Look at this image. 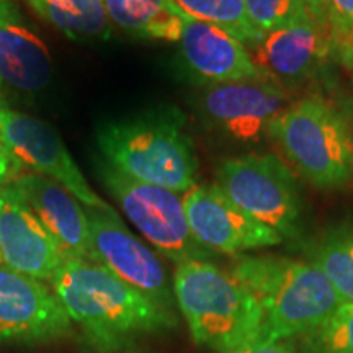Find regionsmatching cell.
Returning <instances> with one entry per match:
<instances>
[{
	"label": "cell",
	"instance_id": "obj_1",
	"mask_svg": "<svg viewBox=\"0 0 353 353\" xmlns=\"http://www.w3.org/2000/svg\"><path fill=\"white\" fill-rule=\"evenodd\" d=\"M50 283L70 321L101 350L176 324L174 312L156 306L95 260L64 259Z\"/></svg>",
	"mask_w": 353,
	"mask_h": 353
},
{
	"label": "cell",
	"instance_id": "obj_2",
	"mask_svg": "<svg viewBox=\"0 0 353 353\" xmlns=\"http://www.w3.org/2000/svg\"><path fill=\"white\" fill-rule=\"evenodd\" d=\"M185 114L161 107L138 117L103 123L97 144L105 162L138 182L187 193L196 185L198 156Z\"/></svg>",
	"mask_w": 353,
	"mask_h": 353
},
{
	"label": "cell",
	"instance_id": "obj_3",
	"mask_svg": "<svg viewBox=\"0 0 353 353\" xmlns=\"http://www.w3.org/2000/svg\"><path fill=\"white\" fill-rule=\"evenodd\" d=\"M231 273L262 309L257 339L290 341L319 327L342 306L316 263L285 257H239Z\"/></svg>",
	"mask_w": 353,
	"mask_h": 353
},
{
	"label": "cell",
	"instance_id": "obj_4",
	"mask_svg": "<svg viewBox=\"0 0 353 353\" xmlns=\"http://www.w3.org/2000/svg\"><path fill=\"white\" fill-rule=\"evenodd\" d=\"M174 294L198 345L229 353L259 337V303L231 272L221 270L210 260L176 265Z\"/></svg>",
	"mask_w": 353,
	"mask_h": 353
},
{
	"label": "cell",
	"instance_id": "obj_5",
	"mask_svg": "<svg viewBox=\"0 0 353 353\" xmlns=\"http://www.w3.org/2000/svg\"><path fill=\"white\" fill-rule=\"evenodd\" d=\"M291 164L319 188H337L353 176V139L345 118L319 97L293 103L268 130Z\"/></svg>",
	"mask_w": 353,
	"mask_h": 353
},
{
	"label": "cell",
	"instance_id": "obj_6",
	"mask_svg": "<svg viewBox=\"0 0 353 353\" xmlns=\"http://www.w3.org/2000/svg\"><path fill=\"white\" fill-rule=\"evenodd\" d=\"M216 187L237 208L275 231L281 239L298 236L301 201L291 170L273 154H247L224 161Z\"/></svg>",
	"mask_w": 353,
	"mask_h": 353
},
{
	"label": "cell",
	"instance_id": "obj_7",
	"mask_svg": "<svg viewBox=\"0 0 353 353\" xmlns=\"http://www.w3.org/2000/svg\"><path fill=\"white\" fill-rule=\"evenodd\" d=\"M99 175L126 218L165 259L179 265L213 257L190 231L180 193L132 180L107 162L99 164Z\"/></svg>",
	"mask_w": 353,
	"mask_h": 353
},
{
	"label": "cell",
	"instance_id": "obj_8",
	"mask_svg": "<svg viewBox=\"0 0 353 353\" xmlns=\"http://www.w3.org/2000/svg\"><path fill=\"white\" fill-rule=\"evenodd\" d=\"M85 213L95 262L112 270L156 306L172 312L174 283H170L169 273L157 254L125 226L112 206L107 210L85 208Z\"/></svg>",
	"mask_w": 353,
	"mask_h": 353
},
{
	"label": "cell",
	"instance_id": "obj_9",
	"mask_svg": "<svg viewBox=\"0 0 353 353\" xmlns=\"http://www.w3.org/2000/svg\"><path fill=\"white\" fill-rule=\"evenodd\" d=\"M281 83L262 76L255 81L210 85L198 99L201 117L224 138L257 143L291 107Z\"/></svg>",
	"mask_w": 353,
	"mask_h": 353
},
{
	"label": "cell",
	"instance_id": "obj_10",
	"mask_svg": "<svg viewBox=\"0 0 353 353\" xmlns=\"http://www.w3.org/2000/svg\"><path fill=\"white\" fill-rule=\"evenodd\" d=\"M0 130L21 169L61 183L85 208H110L108 203L101 200L87 183L64 141L51 125L7 107L0 112Z\"/></svg>",
	"mask_w": 353,
	"mask_h": 353
},
{
	"label": "cell",
	"instance_id": "obj_11",
	"mask_svg": "<svg viewBox=\"0 0 353 353\" xmlns=\"http://www.w3.org/2000/svg\"><path fill=\"white\" fill-rule=\"evenodd\" d=\"M183 206L193 237L213 254L239 255L283 241L237 208L216 185H195L183 195Z\"/></svg>",
	"mask_w": 353,
	"mask_h": 353
},
{
	"label": "cell",
	"instance_id": "obj_12",
	"mask_svg": "<svg viewBox=\"0 0 353 353\" xmlns=\"http://www.w3.org/2000/svg\"><path fill=\"white\" fill-rule=\"evenodd\" d=\"M70 322L52 288L0 262V343L50 341Z\"/></svg>",
	"mask_w": 353,
	"mask_h": 353
},
{
	"label": "cell",
	"instance_id": "obj_13",
	"mask_svg": "<svg viewBox=\"0 0 353 353\" xmlns=\"http://www.w3.org/2000/svg\"><path fill=\"white\" fill-rule=\"evenodd\" d=\"M249 52L265 77L278 83L301 82L314 76L332 57L327 21L307 13L293 23L260 37Z\"/></svg>",
	"mask_w": 353,
	"mask_h": 353
},
{
	"label": "cell",
	"instance_id": "obj_14",
	"mask_svg": "<svg viewBox=\"0 0 353 353\" xmlns=\"http://www.w3.org/2000/svg\"><path fill=\"white\" fill-rule=\"evenodd\" d=\"M64 255L13 185L0 188V262L39 281H51Z\"/></svg>",
	"mask_w": 353,
	"mask_h": 353
},
{
	"label": "cell",
	"instance_id": "obj_15",
	"mask_svg": "<svg viewBox=\"0 0 353 353\" xmlns=\"http://www.w3.org/2000/svg\"><path fill=\"white\" fill-rule=\"evenodd\" d=\"M180 56L188 76L198 83H232L263 76L245 44L223 28L183 13Z\"/></svg>",
	"mask_w": 353,
	"mask_h": 353
},
{
	"label": "cell",
	"instance_id": "obj_16",
	"mask_svg": "<svg viewBox=\"0 0 353 353\" xmlns=\"http://www.w3.org/2000/svg\"><path fill=\"white\" fill-rule=\"evenodd\" d=\"M12 185L54 237L64 259L94 260L85 206L68 188L33 172H21Z\"/></svg>",
	"mask_w": 353,
	"mask_h": 353
},
{
	"label": "cell",
	"instance_id": "obj_17",
	"mask_svg": "<svg viewBox=\"0 0 353 353\" xmlns=\"http://www.w3.org/2000/svg\"><path fill=\"white\" fill-rule=\"evenodd\" d=\"M54 74L46 43L12 0H0V81L21 94H37Z\"/></svg>",
	"mask_w": 353,
	"mask_h": 353
},
{
	"label": "cell",
	"instance_id": "obj_18",
	"mask_svg": "<svg viewBox=\"0 0 353 353\" xmlns=\"http://www.w3.org/2000/svg\"><path fill=\"white\" fill-rule=\"evenodd\" d=\"M110 23L131 37L179 41L183 12L172 0H101Z\"/></svg>",
	"mask_w": 353,
	"mask_h": 353
},
{
	"label": "cell",
	"instance_id": "obj_19",
	"mask_svg": "<svg viewBox=\"0 0 353 353\" xmlns=\"http://www.w3.org/2000/svg\"><path fill=\"white\" fill-rule=\"evenodd\" d=\"M34 12L72 41H101L112 23L101 0H25Z\"/></svg>",
	"mask_w": 353,
	"mask_h": 353
},
{
	"label": "cell",
	"instance_id": "obj_20",
	"mask_svg": "<svg viewBox=\"0 0 353 353\" xmlns=\"http://www.w3.org/2000/svg\"><path fill=\"white\" fill-rule=\"evenodd\" d=\"M342 303H353V229H335L322 237L312 254Z\"/></svg>",
	"mask_w": 353,
	"mask_h": 353
},
{
	"label": "cell",
	"instance_id": "obj_21",
	"mask_svg": "<svg viewBox=\"0 0 353 353\" xmlns=\"http://www.w3.org/2000/svg\"><path fill=\"white\" fill-rule=\"evenodd\" d=\"M172 3L185 15L219 26L249 50L260 39L247 19L244 0H172Z\"/></svg>",
	"mask_w": 353,
	"mask_h": 353
},
{
	"label": "cell",
	"instance_id": "obj_22",
	"mask_svg": "<svg viewBox=\"0 0 353 353\" xmlns=\"http://www.w3.org/2000/svg\"><path fill=\"white\" fill-rule=\"evenodd\" d=\"M304 337L309 353H353V303H343Z\"/></svg>",
	"mask_w": 353,
	"mask_h": 353
},
{
	"label": "cell",
	"instance_id": "obj_23",
	"mask_svg": "<svg viewBox=\"0 0 353 353\" xmlns=\"http://www.w3.org/2000/svg\"><path fill=\"white\" fill-rule=\"evenodd\" d=\"M247 19L260 37L311 13L304 0H244Z\"/></svg>",
	"mask_w": 353,
	"mask_h": 353
},
{
	"label": "cell",
	"instance_id": "obj_24",
	"mask_svg": "<svg viewBox=\"0 0 353 353\" xmlns=\"http://www.w3.org/2000/svg\"><path fill=\"white\" fill-rule=\"evenodd\" d=\"M332 59L353 69V0H325Z\"/></svg>",
	"mask_w": 353,
	"mask_h": 353
},
{
	"label": "cell",
	"instance_id": "obj_25",
	"mask_svg": "<svg viewBox=\"0 0 353 353\" xmlns=\"http://www.w3.org/2000/svg\"><path fill=\"white\" fill-rule=\"evenodd\" d=\"M21 170L23 169H21L20 162L17 161L15 154L12 152L6 136L0 130V188L10 185L21 174Z\"/></svg>",
	"mask_w": 353,
	"mask_h": 353
},
{
	"label": "cell",
	"instance_id": "obj_26",
	"mask_svg": "<svg viewBox=\"0 0 353 353\" xmlns=\"http://www.w3.org/2000/svg\"><path fill=\"white\" fill-rule=\"evenodd\" d=\"M229 353H296V347L291 341H262L255 339L237 347Z\"/></svg>",
	"mask_w": 353,
	"mask_h": 353
},
{
	"label": "cell",
	"instance_id": "obj_27",
	"mask_svg": "<svg viewBox=\"0 0 353 353\" xmlns=\"http://www.w3.org/2000/svg\"><path fill=\"white\" fill-rule=\"evenodd\" d=\"M311 13H314L317 17L325 19V0H304Z\"/></svg>",
	"mask_w": 353,
	"mask_h": 353
},
{
	"label": "cell",
	"instance_id": "obj_28",
	"mask_svg": "<svg viewBox=\"0 0 353 353\" xmlns=\"http://www.w3.org/2000/svg\"><path fill=\"white\" fill-rule=\"evenodd\" d=\"M7 99H6V92H3V83L0 81V112H2L3 108H7Z\"/></svg>",
	"mask_w": 353,
	"mask_h": 353
}]
</instances>
